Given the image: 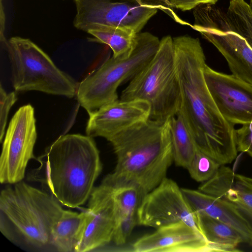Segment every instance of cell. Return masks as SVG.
Segmentation results:
<instances>
[{"label":"cell","mask_w":252,"mask_h":252,"mask_svg":"<svg viewBox=\"0 0 252 252\" xmlns=\"http://www.w3.org/2000/svg\"><path fill=\"white\" fill-rule=\"evenodd\" d=\"M120 99L148 102L151 120L166 121L177 115L181 106V94L173 38L170 35L160 40L154 57L129 81L122 92Z\"/></svg>","instance_id":"5b68a950"},{"label":"cell","mask_w":252,"mask_h":252,"mask_svg":"<svg viewBox=\"0 0 252 252\" xmlns=\"http://www.w3.org/2000/svg\"><path fill=\"white\" fill-rule=\"evenodd\" d=\"M84 217V211L78 213L63 210L52 228V241L55 251L75 252Z\"/></svg>","instance_id":"ffe728a7"},{"label":"cell","mask_w":252,"mask_h":252,"mask_svg":"<svg viewBox=\"0 0 252 252\" xmlns=\"http://www.w3.org/2000/svg\"><path fill=\"white\" fill-rule=\"evenodd\" d=\"M4 45L16 92L35 91L68 98L76 96L79 83L59 69L30 39L14 36Z\"/></svg>","instance_id":"52a82bcc"},{"label":"cell","mask_w":252,"mask_h":252,"mask_svg":"<svg viewBox=\"0 0 252 252\" xmlns=\"http://www.w3.org/2000/svg\"><path fill=\"white\" fill-rule=\"evenodd\" d=\"M63 210L51 193L22 181L1 191L0 231L25 248L55 251L52 228Z\"/></svg>","instance_id":"277c9868"},{"label":"cell","mask_w":252,"mask_h":252,"mask_svg":"<svg viewBox=\"0 0 252 252\" xmlns=\"http://www.w3.org/2000/svg\"><path fill=\"white\" fill-rule=\"evenodd\" d=\"M191 27L212 43L226 59L232 74L252 85V49L231 26L220 8L202 4L194 8Z\"/></svg>","instance_id":"ba28073f"},{"label":"cell","mask_w":252,"mask_h":252,"mask_svg":"<svg viewBox=\"0 0 252 252\" xmlns=\"http://www.w3.org/2000/svg\"><path fill=\"white\" fill-rule=\"evenodd\" d=\"M164 4L167 5L168 7H170V2L169 0H160Z\"/></svg>","instance_id":"f546056e"},{"label":"cell","mask_w":252,"mask_h":252,"mask_svg":"<svg viewBox=\"0 0 252 252\" xmlns=\"http://www.w3.org/2000/svg\"><path fill=\"white\" fill-rule=\"evenodd\" d=\"M76 14L73 25L87 32L94 27H125L140 32L158 9L172 10L160 4L142 0H74Z\"/></svg>","instance_id":"9c48e42d"},{"label":"cell","mask_w":252,"mask_h":252,"mask_svg":"<svg viewBox=\"0 0 252 252\" xmlns=\"http://www.w3.org/2000/svg\"><path fill=\"white\" fill-rule=\"evenodd\" d=\"M226 14L232 27L252 49V8L244 0H230Z\"/></svg>","instance_id":"7402d4cb"},{"label":"cell","mask_w":252,"mask_h":252,"mask_svg":"<svg viewBox=\"0 0 252 252\" xmlns=\"http://www.w3.org/2000/svg\"><path fill=\"white\" fill-rule=\"evenodd\" d=\"M5 15L2 8V0H0V40L4 44L6 42V40L3 36V31L4 30Z\"/></svg>","instance_id":"f1b7e54d"},{"label":"cell","mask_w":252,"mask_h":252,"mask_svg":"<svg viewBox=\"0 0 252 252\" xmlns=\"http://www.w3.org/2000/svg\"><path fill=\"white\" fill-rule=\"evenodd\" d=\"M179 81L180 113L197 149L220 165L237 157L234 125L219 111L204 76L205 56L198 38L188 35L173 38Z\"/></svg>","instance_id":"6da1fadb"},{"label":"cell","mask_w":252,"mask_h":252,"mask_svg":"<svg viewBox=\"0 0 252 252\" xmlns=\"http://www.w3.org/2000/svg\"><path fill=\"white\" fill-rule=\"evenodd\" d=\"M200 191L234 206L252 227V178L222 165L215 175L199 188Z\"/></svg>","instance_id":"2e32d148"},{"label":"cell","mask_w":252,"mask_h":252,"mask_svg":"<svg viewBox=\"0 0 252 252\" xmlns=\"http://www.w3.org/2000/svg\"><path fill=\"white\" fill-rule=\"evenodd\" d=\"M84 212V220L75 252L94 250L109 243L113 238L116 214L112 188L101 184L94 188Z\"/></svg>","instance_id":"4fadbf2b"},{"label":"cell","mask_w":252,"mask_h":252,"mask_svg":"<svg viewBox=\"0 0 252 252\" xmlns=\"http://www.w3.org/2000/svg\"><path fill=\"white\" fill-rule=\"evenodd\" d=\"M37 139L34 108L30 104L20 107L6 131L0 158V182L14 184L25 177L27 164L35 159L33 148Z\"/></svg>","instance_id":"30bf717a"},{"label":"cell","mask_w":252,"mask_h":252,"mask_svg":"<svg viewBox=\"0 0 252 252\" xmlns=\"http://www.w3.org/2000/svg\"><path fill=\"white\" fill-rule=\"evenodd\" d=\"M218 0H169L170 7L185 11L202 4L214 5Z\"/></svg>","instance_id":"83f0119b"},{"label":"cell","mask_w":252,"mask_h":252,"mask_svg":"<svg viewBox=\"0 0 252 252\" xmlns=\"http://www.w3.org/2000/svg\"><path fill=\"white\" fill-rule=\"evenodd\" d=\"M169 119H149L110 138L117 162L102 183L112 188L136 187L140 202L157 187L174 161Z\"/></svg>","instance_id":"7a4b0ae2"},{"label":"cell","mask_w":252,"mask_h":252,"mask_svg":"<svg viewBox=\"0 0 252 252\" xmlns=\"http://www.w3.org/2000/svg\"><path fill=\"white\" fill-rule=\"evenodd\" d=\"M151 107L144 100H117L89 115L87 135L107 141L118 133L150 119Z\"/></svg>","instance_id":"5bb4252c"},{"label":"cell","mask_w":252,"mask_h":252,"mask_svg":"<svg viewBox=\"0 0 252 252\" xmlns=\"http://www.w3.org/2000/svg\"><path fill=\"white\" fill-rule=\"evenodd\" d=\"M137 220L139 225L156 228L183 221L201 231L197 214L181 189L167 177L142 199L137 210Z\"/></svg>","instance_id":"8fae6325"},{"label":"cell","mask_w":252,"mask_h":252,"mask_svg":"<svg viewBox=\"0 0 252 252\" xmlns=\"http://www.w3.org/2000/svg\"><path fill=\"white\" fill-rule=\"evenodd\" d=\"M160 40L148 32L137 33L131 55L125 58L113 56L79 83L77 100L89 115L101 107L118 99L117 89L131 80L157 52Z\"/></svg>","instance_id":"8992f818"},{"label":"cell","mask_w":252,"mask_h":252,"mask_svg":"<svg viewBox=\"0 0 252 252\" xmlns=\"http://www.w3.org/2000/svg\"><path fill=\"white\" fill-rule=\"evenodd\" d=\"M17 100L16 93L12 92L7 93L2 88L1 84L0 87V141L1 142L7 122L9 111Z\"/></svg>","instance_id":"d4e9b609"},{"label":"cell","mask_w":252,"mask_h":252,"mask_svg":"<svg viewBox=\"0 0 252 252\" xmlns=\"http://www.w3.org/2000/svg\"><path fill=\"white\" fill-rule=\"evenodd\" d=\"M235 139L237 151L247 153L252 158V123L235 129Z\"/></svg>","instance_id":"4316f807"},{"label":"cell","mask_w":252,"mask_h":252,"mask_svg":"<svg viewBox=\"0 0 252 252\" xmlns=\"http://www.w3.org/2000/svg\"><path fill=\"white\" fill-rule=\"evenodd\" d=\"M36 159L40 164L28 179L44 185L62 205L70 208L90 197L102 169L93 137L80 134L60 136Z\"/></svg>","instance_id":"3957f363"},{"label":"cell","mask_w":252,"mask_h":252,"mask_svg":"<svg viewBox=\"0 0 252 252\" xmlns=\"http://www.w3.org/2000/svg\"><path fill=\"white\" fill-rule=\"evenodd\" d=\"M137 223V214L117 220L112 240L118 245L125 244Z\"/></svg>","instance_id":"484cf974"},{"label":"cell","mask_w":252,"mask_h":252,"mask_svg":"<svg viewBox=\"0 0 252 252\" xmlns=\"http://www.w3.org/2000/svg\"><path fill=\"white\" fill-rule=\"evenodd\" d=\"M204 76L219 111L229 123H252V85L233 74L216 71L207 64Z\"/></svg>","instance_id":"7c38bea8"},{"label":"cell","mask_w":252,"mask_h":252,"mask_svg":"<svg viewBox=\"0 0 252 252\" xmlns=\"http://www.w3.org/2000/svg\"><path fill=\"white\" fill-rule=\"evenodd\" d=\"M181 190L196 213L205 214L230 226L241 235L244 243L252 246V227L232 204L199 190L185 188Z\"/></svg>","instance_id":"e0dca14e"},{"label":"cell","mask_w":252,"mask_h":252,"mask_svg":"<svg viewBox=\"0 0 252 252\" xmlns=\"http://www.w3.org/2000/svg\"><path fill=\"white\" fill-rule=\"evenodd\" d=\"M197 214L199 227L207 239L211 252H238V245L244 243L234 228L205 214Z\"/></svg>","instance_id":"ac0fdd59"},{"label":"cell","mask_w":252,"mask_h":252,"mask_svg":"<svg viewBox=\"0 0 252 252\" xmlns=\"http://www.w3.org/2000/svg\"><path fill=\"white\" fill-rule=\"evenodd\" d=\"M111 188L115 209L116 222L121 219L136 215L140 203V196L137 188L133 186Z\"/></svg>","instance_id":"603a6c76"},{"label":"cell","mask_w":252,"mask_h":252,"mask_svg":"<svg viewBox=\"0 0 252 252\" xmlns=\"http://www.w3.org/2000/svg\"><path fill=\"white\" fill-rule=\"evenodd\" d=\"M87 32L94 36L91 40L108 45L114 57H129L137 43V33L127 28L99 25Z\"/></svg>","instance_id":"d6986e66"},{"label":"cell","mask_w":252,"mask_h":252,"mask_svg":"<svg viewBox=\"0 0 252 252\" xmlns=\"http://www.w3.org/2000/svg\"><path fill=\"white\" fill-rule=\"evenodd\" d=\"M136 252H211L202 232L180 221L157 228L132 245Z\"/></svg>","instance_id":"9a60e30c"},{"label":"cell","mask_w":252,"mask_h":252,"mask_svg":"<svg viewBox=\"0 0 252 252\" xmlns=\"http://www.w3.org/2000/svg\"><path fill=\"white\" fill-rule=\"evenodd\" d=\"M250 6L252 8V0H250Z\"/></svg>","instance_id":"4dcf8cb0"},{"label":"cell","mask_w":252,"mask_h":252,"mask_svg":"<svg viewBox=\"0 0 252 252\" xmlns=\"http://www.w3.org/2000/svg\"><path fill=\"white\" fill-rule=\"evenodd\" d=\"M174 161L187 168L197 149L194 141L180 113L169 119Z\"/></svg>","instance_id":"44dd1931"},{"label":"cell","mask_w":252,"mask_h":252,"mask_svg":"<svg viewBox=\"0 0 252 252\" xmlns=\"http://www.w3.org/2000/svg\"><path fill=\"white\" fill-rule=\"evenodd\" d=\"M221 165L197 148L187 169L193 180L198 182H205L215 175Z\"/></svg>","instance_id":"cb8c5ba5"}]
</instances>
